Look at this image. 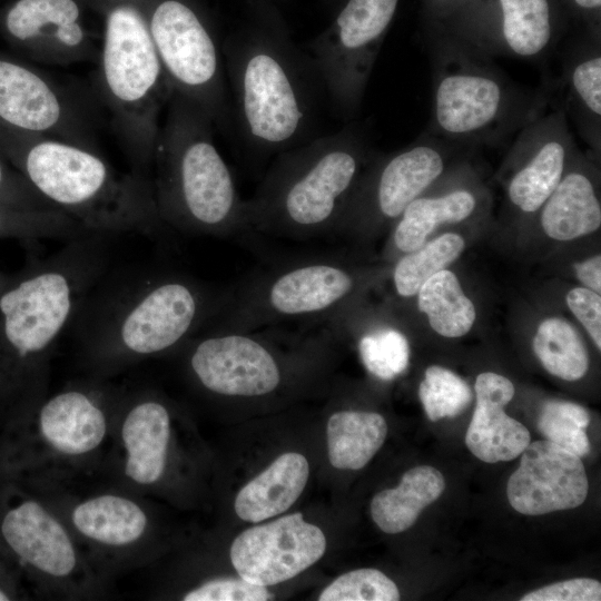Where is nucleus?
Listing matches in <instances>:
<instances>
[{"label":"nucleus","instance_id":"obj_1","mask_svg":"<svg viewBox=\"0 0 601 601\" xmlns=\"http://www.w3.org/2000/svg\"><path fill=\"white\" fill-rule=\"evenodd\" d=\"M231 117L254 151L278 155L308 140L322 82L273 0H248L247 21L223 43Z\"/></svg>","mask_w":601,"mask_h":601},{"label":"nucleus","instance_id":"obj_2","mask_svg":"<svg viewBox=\"0 0 601 601\" xmlns=\"http://www.w3.org/2000/svg\"><path fill=\"white\" fill-rule=\"evenodd\" d=\"M227 294L188 276L154 270H108L81 300L68 329L102 362L166 352L191 338Z\"/></svg>","mask_w":601,"mask_h":601},{"label":"nucleus","instance_id":"obj_3","mask_svg":"<svg viewBox=\"0 0 601 601\" xmlns=\"http://www.w3.org/2000/svg\"><path fill=\"white\" fill-rule=\"evenodd\" d=\"M349 124L277 155L255 194L244 199L247 230L311 239L333 233L373 156Z\"/></svg>","mask_w":601,"mask_h":601},{"label":"nucleus","instance_id":"obj_4","mask_svg":"<svg viewBox=\"0 0 601 601\" xmlns=\"http://www.w3.org/2000/svg\"><path fill=\"white\" fill-rule=\"evenodd\" d=\"M167 105L149 175L160 220L167 228L195 235L247 231L244 199L215 145L213 122L177 93Z\"/></svg>","mask_w":601,"mask_h":601},{"label":"nucleus","instance_id":"obj_5","mask_svg":"<svg viewBox=\"0 0 601 601\" xmlns=\"http://www.w3.org/2000/svg\"><path fill=\"white\" fill-rule=\"evenodd\" d=\"M18 162L26 180L53 207L87 230L105 235L158 236L159 218L150 179L118 173L99 150L22 132Z\"/></svg>","mask_w":601,"mask_h":601},{"label":"nucleus","instance_id":"obj_6","mask_svg":"<svg viewBox=\"0 0 601 601\" xmlns=\"http://www.w3.org/2000/svg\"><path fill=\"white\" fill-rule=\"evenodd\" d=\"M431 50L432 112L427 134L455 145L492 144L518 134L550 106L549 90L518 85L454 38Z\"/></svg>","mask_w":601,"mask_h":601},{"label":"nucleus","instance_id":"obj_7","mask_svg":"<svg viewBox=\"0 0 601 601\" xmlns=\"http://www.w3.org/2000/svg\"><path fill=\"white\" fill-rule=\"evenodd\" d=\"M98 59L99 90L131 171L150 179L160 114L173 91L142 2L116 0L107 8Z\"/></svg>","mask_w":601,"mask_h":601},{"label":"nucleus","instance_id":"obj_8","mask_svg":"<svg viewBox=\"0 0 601 601\" xmlns=\"http://www.w3.org/2000/svg\"><path fill=\"white\" fill-rule=\"evenodd\" d=\"M348 265L328 255L289 260L254 276L203 327L250 332L294 321H328L356 292Z\"/></svg>","mask_w":601,"mask_h":601},{"label":"nucleus","instance_id":"obj_9","mask_svg":"<svg viewBox=\"0 0 601 601\" xmlns=\"http://www.w3.org/2000/svg\"><path fill=\"white\" fill-rule=\"evenodd\" d=\"M149 31L174 93L221 130L231 125L221 42L195 0H142Z\"/></svg>","mask_w":601,"mask_h":601},{"label":"nucleus","instance_id":"obj_10","mask_svg":"<svg viewBox=\"0 0 601 601\" xmlns=\"http://www.w3.org/2000/svg\"><path fill=\"white\" fill-rule=\"evenodd\" d=\"M397 4L398 0H344L331 24L308 45L323 89L346 121L359 111Z\"/></svg>","mask_w":601,"mask_h":601},{"label":"nucleus","instance_id":"obj_11","mask_svg":"<svg viewBox=\"0 0 601 601\" xmlns=\"http://www.w3.org/2000/svg\"><path fill=\"white\" fill-rule=\"evenodd\" d=\"M454 146L459 145L424 131L405 148L376 161L373 157L334 231L366 230L396 220L410 203L444 176Z\"/></svg>","mask_w":601,"mask_h":601},{"label":"nucleus","instance_id":"obj_12","mask_svg":"<svg viewBox=\"0 0 601 601\" xmlns=\"http://www.w3.org/2000/svg\"><path fill=\"white\" fill-rule=\"evenodd\" d=\"M0 121L16 131L99 150L92 119L75 95L41 72L2 58Z\"/></svg>","mask_w":601,"mask_h":601},{"label":"nucleus","instance_id":"obj_13","mask_svg":"<svg viewBox=\"0 0 601 601\" xmlns=\"http://www.w3.org/2000/svg\"><path fill=\"white\" fill-rule=\"evenodd\" d=\"M200 328L206 333L193 342L189 366L205 390L228 397H262L280 387L283 365L265 338Z\"/></svg>","mask_w":601,"mask_h":601},{"label":"nucleus","instance_id":"obj_14","mask_svg":"<svg viewBox=\"0 0 601 601\" xmlns=\"http://www.w3.org/2000/svg\"><path fill=\"white\" fill-rule=\"evenodd\" d=\"M579 150L560 104L526 124L514 139L508 157L509 203L523 214L536 213L553 193Z\"/></svg>","mask_w":601,"mask_h":601},{"label":"nucleus","instance_id":"obj_15","mask_svg":"<svg viewBox=\"0 0 601 601\" xmlns=\"http://www.w3.org/2000/svg\"><path fill=\"white\" fill-rule=\"evenodd\" d=\"M325 550L323 531L296 512L243 531L233 541L229 556L240 578L270 587L304 572Z\"/></svg>","mask_w":601,"mask_h":601},{"label":"nucleus","instance_id":"obj_16","mask_svg":"<svg viewBox=\"0 0 601 601\" xmlns=\"http://www.w3.org/2000/svg\"><path fill=\"white\" fill-rule=\"evenodd\" d=\"M7 35L38 60L68 66L99 56L78 0H16L3 13Z\"/></svg>","mask_w":601,"mask_h":601},{"label":"nucleus","instance_id":"obj_17","mask_svg":"<svg viewBox=\"0 0 601 601\" xmlns=\"http://www.w3.org/2000/svg\"><path fill=\"white\" fill-rule=\"evenodd\" d=\"M588 476L581 457L549 441L529 443L506 485L511 506L524 515H541L580 506Z\"/></svg>","mask_w":601,"mask_h":601},{"label":"nucleus","instance_id":"obj_18","mask_svg":"<svg viewBox=\"0 0 601 601\" xmlns=\"http://www.w3.org/2000/svg\"><path fill=\"white\" fill-rule=\"evenodd\" d=\"M493 19L467 20L452 38L486 57L542 61L555 49L550 0H495Z\"/></svg>","mask_w":601,"mask_h":601},{"label":"nucleus","instance_id":"obj_19","mask_svg":"<svg viewBox=\"0 0 601 601\" xmlns=\"http://www.w3.org/2000/svg\"><path fill=\"white\" fill-rule=\"evenodd\" d=\"M0 541L20 564L43 575L66 578L78 563L63 525L42 504L29 497L10 500L2 506Z\"/></svg>","mask_w":601,"mask_h":601},{"label":"nucleus","instance_id":"obj_20","mask_svg":"<svg viewBox=\"0 0 601 601\" xmlns=\"http://www.w3.org/2000/svg\"><path fill=\"white\" fill-rule=\"evenodd\" d=\"M476 405L465 434L470 452L486 463L514 460L530 443L529 430L504 412L514 395L512 382L484 372L474 385Z\"/></svg>","mask_w":601,"mask_h":601},{"label":"nucleus","instance_id":"obj_21","mask_svg":"<svg viewBox=\"0 0 601 601\" xmlns=\"http://www.w3.org/2000/svg\"><path fill=\"white\" fill-rule=\"evenodd\" d=\"M38 431L56 452L82 455L101 444L107 432V418L97 395L71 388L56 394L41 405Z\"/></svg>","mask_w":601,"mask_h":601},{"label":"nucleus","instance_id":"obj_22","mask_svg":"<svg viewBox=\"0 0 601 601\" xmlns=\"http://www.w3.org/2000/svg\"><path fill=\"white\" fill-rule=\"evenodd\" d=\"M560 83L561 102L573 118L580 136L594 152L601 148V45L600 36L565 48Z\"/></svg>","mask_w":601,"mask_h":601},{"label":"nucleus","instance_id":"obj_23","mask_svg":"<svg viewBox=\"0 0 601 601\" xmlns=\"http://www.w3.org/2000/svg\"><path fill=\"white\" fill-rule=\"evenodd\" d=\"M170 439V415L158 400L144 398L127 412L121 427L125 473L141 485L164 474Z\"/></svg>","mask_w":601,"mask_h":601},{"label":"nucleus","instance_id":"obj_24","mask_svg":"<svg viewBox=\"0 0 601 601\" xmlns=\"http://www.w3.org/2000/svg\"><path fill=\"white\" fill-rule=\"evenodd\" d=\"M309 476L307 459L296 452L279 455L237 493V516L258 523L287 511L300 496Z\"/></svg>","mask_w":601,"mask_h":601},{"label":"nucleus","instance_id":"obj_25","mask_svg":"<svg viewBox=\"0 0 601 601\" xmlns=\"http://www.w3.org/2000/svg\"><path fill=\"white\" fill-rule=\"evenodd\" d=\"M578 165L566 173L540 211V224L552 239L566 242L597 231L601 225V205L594 181Z\"/></svg>","mask_w":601,"mask_h":601},{"label":"nucleus","instance_id":"obj_26","mask_svg":"<svg viewBox=\"0 0 601 601\" xmlns=\"http://www.w3.org/2000/svg\"><path fill=\"white\" fill-rule=\"evenodd\" d=\"M479 195L466 184L415 198L398 216L393 230V246L402 254L421 247L441 225L459 224L479 207Z\"/></svg>","mask_w":601,"mask_h":601},{"label":"nucleus","instance_id":"obj_27","mask_svg":"<svg viewBox=\"0 0 601 601\" xmlns=\"http://www.w3.org/2000/svg\"><path fill=\"white\" fill-rule=\"evenodd\" d=\"M445 489L442 473L428 465L406 471L397 486L376 493L371 501V516L387 534L410 529L421 512L436 501Z\"/></svg>","mask_w":601,"mask_h":601},{"label":"nucleus","instance_id":"obj_28","mask_svg":"<svg viewBox=\"0 0 601 601\" xmlns=\"http://www.w3.org/2000/svg\"><path fill=\"white\" fill-rule=\"evenodd\" d=\"M75 528L86 538L106 545L122 546L138 541L147 516L134 501L114 494L90 497L71 513Z\"/></svg>","mask_w":601,"mask_h":601},{"label":"nucleus","instance_id":"obj_29","mask_svg":"<svg viewBox=\"0 0 601 601\" xmlns=\"http://www.w3.org/2000/svg\"><path fill=\"white\" fill-rule=\"evenodd\" d=\"M387 423L375 412L343 410L327 421L329 463L338 470L363 469L382 447Z\"/></svg>","mask_w":601,"mask_h":601},{"label":"nucleus","instance_id":"obj_30","mask_svg":"<svg viewBox=\"0 0 601 601\" xmlns=\"http://www.w3.org/2000/svg\"><path fill=\"white\" fill-rule=\"evenodd\" d=\"M417 307L430 326L444 337H461L470 332L476 312L464 294L456 275L445 269L431 276L417 292Z\"/></svg>","mask_w":601,"mask_h":601},{"label":"nucleus","instance_id":"obj_31","mask_svg":"<svg viewBox=\"0 0 601 601\" xmlns=\"http://www.w3.org/2000/svg\"><path fill=\"white\" fill-rule=\"evenodd\" d=\"M533 351L550 374L564 381H578L588 372L589 355L584 343L564 319H544L534 335Z\"/></svg>","mask_w":601,"mask_h":601},{"label":"nucleus","instance_id":"obj_32","mask_svg":"<svg viewBox=\"0 0 601 601\" xmlns=\"http://www.w3.org/2000/svg\"><path fill=\"white\" fill-rule=\"evenodd\" d=\"M465 242L456 233H445L424 243L417 249L404 254L393 269V283L397 295L412 297L434 274L445 269L463 252Z\"/></svg>","mask_w":601,"mask_h":601},{"label":"nucleus","instance_id":"obj_33","mask_svg":"<svg viewBox=\"0 0 601 601\" xmlns=\"http://www.w3.org/2000/svg\"><path fill=\"white\" fill-rule=\"evenodd\" d=\"M590 414L581 405L565 401L546 402L539 416L538 427L546 440L583 457L590 452L585 432Z\"/></svg>","mask_w":601,"mask_h":601},{"label":"nucleus","instance_id":"obj_34","mask_svg":"<svg viewBox=\"0 0 601 601\" xmlns=\"http://www.w3.org/2000/svg\"><path fill=\"white\" fill-rule=\"evenodd\" d=\"M418 397L427 417L435 422L465 411L472 401V392L459 375L433 365L425 371V378L418 386Z\"/></svg>","mask_w":601,"mask_h":601},{"label":"nucleus","instance_id":"obj_35","mask_svg":"<svg viewBox=\"0 0 601 601\" xmlns=\"http://www.w3.org/2000/svg\"><path fill=\"white\" fill-rule=\"evenodd\" d=\"M363 364L370 373L391 381L402 374L410 362V345L406 337L393 328H383L364 335L358 343Z\"/></svg>","mask_w":601,"mask_h":601},{"label":"nucleus","instance_id":"obj_36","mask_svg":"<svg viewBox=\"0 0 601 601\" xmlns=\"http://www.w3.org/2000/svg\"><path fill=\"white\" fill-rule=\"evenodd\" d=\"M395 582L376 569L348 571L332 581L319 594V601H396Z\"/></svg>","mask_w":601,"mask_h":601},{"label":"nucleus","instance_id":"obj_37","mask_svg":"<svg viewBox=\"0 0 601 601\" xmlns=\"http://www.w3.org/2000/svg\"><path fill=\"white\" fill-rule=\"evenodd\" d=\"M274 598L267 587L240 579H214L186 593L185 601H267Z\"/></svg>","mask_w":601,"mask_h":601},{"label":"nucleus","instance_id":"obj_38","mask_svg":"<svg viewBox=\"0 0 601 601\" xmlns=\"http://www.w3.org/2000/svg\"><path fill=\"white\" fill-rule=\"evenodd\" d=\"M601 584L589 578L552 583L524 594L521 601H599Z\"/></svg>","mask_w":601,"mask_h":601},{"label":"nucleus","instance_id":"obj_39","mask_svg":"<svg viewBox=\"0 0 601 601\" xmlns=\"http://www.w3.org/2000/svg\"><path fill=\"white\" fill-rule=\"evenodd\" d=\"M566 305L590 334L598 349L601 348V297L587 288L575 287L566 294Z\"/></svg>","mask_w":601,"mask_h":601},{"label":"nucleus","instance_id":"obj_40","mask_svg":"<svg viewBox=\"0 0 601 601\" xmlns=\"http://www.w3.org/2000/svg\"><path fill=\"white\" fill-rule=\"evenodd\" d=\"M578 279L589 289L601 292V256L594 255L574 264Z\"/></svg>","mask_w":601,"mask_h":601},{"label":"nucleus","instance_id":"obj_41","mask_svg":"<svg viewBox=\"0 0 601 601\" xmlns=\"http://www.w3.org/2000/svg\"><path fill=\"white\" fill-rule=\"evenodd\" d=\"M574 6L585 12H599L601 0H572Z\"/></svg>","mask_w":601,"mask_h":601},{"label":"nucleus","instance_id":"obj_42","mask_svg":"<svg viewBox=\"0 0 601 601\" xmlns=\"http://www.w3.org/2000/svg\"><path fill=\"white\" fill-rule=\"evenodd\" d=\"M14 598V593L11 591L3 580L0 578V601H7Z\"/></svg>","mask_w":601,"mask_h":601},{"label":"nucleus","instance_id":"obj_43","mask_svg":"<svg viewBox=\"0 0 601 601\" xmlns=\"http://www.w3.org/2000/svg\"><path fill=\"white\" fill-rule=\"evenodd\" d=\"M8 183H7V175H6V171L3 169V166L2 164L0 162V193L2 191H6V189L8 188Z\"/></svg>","mask_w":601,"mask_h":601},{"label":"nucleus","instance_id":"obj_44","mask_svg":"<svg viewBox=\"0 0 601 601\" xmlns=\"http://www.w3.org/2000/svg\"><path fill=\"white\" fill-rule=\"evenodd\" d=\"M327 7H333V6H336L338 8V6L344 1V0H322Z\"/></svg>","mask_w":601,"mask_h":601},{"label":"nucleus","instance_id":"obj_45","mask_svg":"<svg viewBox=\"0 0 601 601\" xmlns=\"http://www.w3.org/2000/svg\"><path fill=\"white\" fill-rule=\"evenodd\" d=\"M274 1V0H273Z\"/></svg>","mask_w":601,"mask_h":601}]
</instances>
